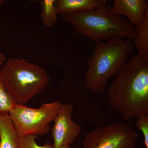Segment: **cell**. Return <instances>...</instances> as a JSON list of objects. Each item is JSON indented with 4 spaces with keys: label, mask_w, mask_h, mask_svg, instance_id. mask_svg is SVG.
<instances>
[{
    "label": "cell",
    "mask_w": 148,
    "mask_h": 148,
    "mask_svg": "<svg viewBox=\"0 0 148 148\" xmlns=\"http://www.w3.org/2000/svg\"><path fill=\"white\" fill-rule=\"evenodd\" d=\"M111 106L126 121L148 114V56L137 54L116 75L107 90Z\"/></svg>",
    "instance_id": "cell-1"
},
{
    "label": "cell",
    "mask_w": 148,
    "mask_h": 148,
    "mask_svg": "<svg viewBox=\"0 0 148 148\" xmlns=\"http://www.w3.org/2000/svg\"><path fill=\"white\" fill-rule=\"evenodd\" d=\"M92 55L88 59L84 76L86 87L94 93L105 91L109 79L117 74L129 59L134 49L130 40L121 37L106 42H96Z\"/></svg>",
    "instance_id": "cell-2"
},
{
    "label": "cell",
    "mask_w": 148,
    "mask_h": 148,
    "mask_svg": "<svg viewBox=\"0 0 148 148\" xmlns=\"http://www.w3.org/2000/svg\"><path fill=\"white\" fill-rule=\"evenodd\" d=\"M108 4L93 10L60 14L61 19L73 27L79 34L92 41L108 42L116 37L134 40L135 28L123 16L111 12Z\"/></svg>",
    "instance_id": "cell-3"
},
{
    "label": "cell",
    "mask_w": 148,
    "mask_h": 148,
    "mask_svg": "<svg viewBox=\"0 0 148 148\" xmlns=\"http://www.w3.org/2000/svg\"><path fill=\"white\" fill-rule=\"evenodd\" d=\"M0 80L16 104L23 105L45 90L51 81L41 67L17 58L6 60L0 69Z\"/></svg>",
    "instance_id": "cell-4"
},
{
    "label": "cell",
    "mask_w": 148,
    "mask_h": 148,
    "mask_svg": "<svg viewBox=\"0 0 148 148\" xmlns=\"http://www.w3.org/2000/svg\"><path fill=\"white\" fill-rule=\"evenodd\" d=\"M58 101L43 103L38 108L16 104L9 114L18 137L45 135L50 131V124L61 110Z\"/></svg>",
    "instance_id": "cell-5"
},
{
    "label": "cell",
    "mask_w": 148,
    "mask_h": 148,
    "mask_svg": "<svg viewBox=\"0 0 148 148\" xmlns=\"http://www.w3.org/2000/svg\"><path fill=\"white\" fill-rule=\"evenodd\" d=\"M139 135L129 125H109L87 133L83 148H135Z\"/></svg>",
    "instance_id": "cell-6"
},
{
    "label": "cell",
    "mask_w": 148,
    "mask_h": 148,
    "mask_svg": "<svg viewBox=\"0 0 148 148\" xmlns=\"http://www.w3.org/2000/svg\"><path fill=\"white\" fill-rule=\"evenodd\" d=\"M73 111V107L72 105L64 103L54 119V125L51 131L53 148L71 146L78 137L81 127L72 119Z\"/></svg>",
    "instance_id": "cell-7"
},
{
    "label": "cell",
    "mask_w": 148,
    "mask_h": 148,
    "mask_svg": "<svg viewBox=\"0 0 148 148\" xmlns=\"http://www.w3.org/2000/svg\"><path fill=\"white\" fill-rule=\"evenodd\" d=\"M148 11L147 0H115L111 12L126 16L131 24L139 27Z\"/></svg>",
    "instance_id": "cell-8"
},
{
    "label": "cell",
    "mask_w": 148,
    "mask_h": 148,
    "mask_svg": "<svg viewBox=\"0 0 148 148\" xmlns=\"http://www.w3.org/2000/svg\"><path fill=\"white\" fill-rule=\"evenodd\" d=\"M106 3L107 0H56L55 6L61 14L93 10Z\"/></svg>",
    "instance_id": "cell-9"
},
{
    "label": "cell",
    "mask_w": 148,
    "mask_h": 148,
    "mask_svg": "<svg viewBox=\"0 0 148 148\" xmlns=\"http://www.w3.org/2000/svg\"><path fill=\"white\" fill-rule=\"evenodd\" d=\"M18 138L8 115H0V148H16Z\"/></svg>",
    "instance_id": "cell-10"
},
{
    "label": "cell",
    "mask_w": 148,
    "mask_h": 148,
    "mask_svg": "<svg viewBox=\"0 0 148 148\" xmlns=\"http://www.w3.org/2000/svg\"><path fill=\"white\" fill-rule=\"evenodd\" d=\"M135 45L138 54L148 56V11L140 26L135 28Z\"/></svg>",
    "instance_id": "cell-11"
},
{
    "label": "cell",
    "mask_w": 148,
    "mask_h": 148,
    "mask_svg": "<svg viewBox=\"0 0 148 148\" xmlns=\"http://www.w3.org/2000/svg\"><path fill=\"white\" fill-rule=\"evenodd\" d=\"M55 1L56 0H42L40 1L42 8L41 17L43 24L46 27L52 28L57 22L58 14Z\"/></svg>",
    "instance_id": "cell-12"
},
{
    "label": "cell",
    "mask_w": 148,
    "mask_h": 148,
    "mask_svg": "<svg viewBox=\"0 0 148 148\" xmlns=\"http://www.w3.org/2000/svg\"><path fill=\"white\" fill-rule=\"evenodd\" d=\"M16 104L0 80V115H8Z\"/></svg>",
    "instance_id": "cell-13"
},
{
    "label": "cell",
    "mask_w": 148,
    "mask_h": 148,
    "mask_svg": "<svg viewBox=\"0 0 148 148\" xmlns=\"http://www.w3.org/2000/svg\"><path fill=\"white\" fill-rule=\"evenodd\" d=\"M37 138L34 135L18 137L16 148H53L52 144L48 142L44 145H39L36 142Z\"/></svg>",
    "instance_id": "cell-14"
},
{
    "label": "cell",
    "mask_w": 148,
    "mask_h": 148,
    "mask_svg": "<svg viewBox=\"0 0 148 148\" xmlns=\"http://www.w3.org/2000/svg\"><path fill=\"white\" fill-rule=\"evenodd\" d=\"M135 126L141 130L144 138V143L146 148H148V116L145 115L138 119Z\"/></svg>",
    "instance_id": "cell-15"
},
{
    "label": "cell",
    "mask_w": 148,
    "mask_h": 148,
    "mask_svg": "<svg viewBox=\"0 0 148 148\" xmlns=\"http://www.w3.org/2000/svg\"><path fill=\"white\" fill-rule=\"evenodd\" d=\"M6 60V58L5 56L0 52V69L1 68L2 66L4 64Z\"/></svg>",
    "instance_id": "cell-16"
},
{
    "label": "cell",
    "mask_w": 148,
    "mask_h": 148,
    "mask_svg": "<svg viewBox=\"0 0 148 148\" xmlns=\"http://www.w3.org/2000/svg\"><path fill=\"white\" fill-rule=\"evenodd\" d=\"M5 0H0V8L5 3Z\"/></svg>",
    "instance_id": "cell-17"
},
{
    "label": "cell",
    "mask_w": 148,
    "mask_h": 148,
    "mask_svg": "<svg viewBox=\"0 0 148 148\" xmlns=\"http://www.w3.org/2000/svg\"><path fill=\"white\" fill-rule=\"evenodd\" d=\"M61 148H71V146L70 145H65Z\"/></svg>",
    "instance_id": "cell-18"
}]
</instances>
